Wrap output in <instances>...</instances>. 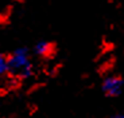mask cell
I'll return each mask as SVG.
<instances>
[{
	"instance_id": "cell-1",
	"label": "cell",
	"mask_w": 124,
	"mask_h": 118,
	"mask_svg": "<svg viewBox=\"0 0 124 118\" xmlns=\"http://www.w3.org/2000/svg\"><path fill=\"white\" fill-rule=\"evenodd\" d=\"M7 59H8V72L14 78L27 79V78H30L32 75L34 65H32L28 50L18 48Z\"/></svg>"
},
{
	"instance_id": "cell-2",
	"label": "cell",
	"mask_w": 124,
	"mask_h": 118,
	"mask_svg": "<svg viewBox=\"0 0 124 118\" xmlns=\"http://www.w3.org/2000/svg\"><path fill=\"white\" fill-rule=\"evenodd\" d=\"M124 82L117 75H109L102 81V91L107 97H119L123 91Z\"/></svg>"
},
{
	"instance_id": "cell-3",
	"label": "cell",
	"mask_w": 124,
	"mask_h": 118,
	"mask_svg": "<svg viewBox=\"0 0 124 118\" xmlns=\"http://www.w3.org/2000/svg\"><path fill=\"white\" fill-rule=\"evenodd\" d=\"M35 54L42 58H47V56H51V54L54 52V46L50 42H46V40H42L39 43H37L35 46Z\"/></svg>"
},
{
	"instance_id": "cell-4",
	"label": "cell",
	"mask_w": 124,
	"mask_h": 118,
	"mask_svg": "<svg viewBox=\"0 0 124 118\" xmlns=\"http://www.w3.org/2000/svg\"><path fill=\"white\" fill-rule=\"evenodd\" d=\"M6 72H8V59L0 52V77H3Z\"/></svg>"
}]
</instances>
